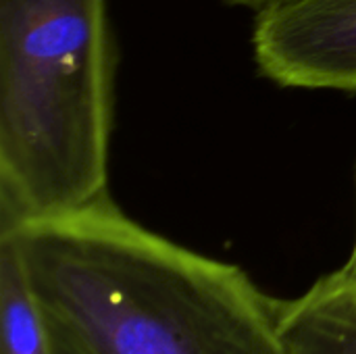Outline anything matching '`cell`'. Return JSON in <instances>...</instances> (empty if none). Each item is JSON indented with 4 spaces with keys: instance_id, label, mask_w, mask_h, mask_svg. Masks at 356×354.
<instances>
[{
    "instance_id": "1",
    "label": "cell",
    "mask_w": 356,
    "mask_h": 354,
    "mask_svg": "<svg viewBox=\"0 0 356 354\" xmlns=\"http://www.w3.org/2000/svg\"><path fill=\"white\" fill-rule=\"evenodd\" d=\"M0 236L19 252L50 354H292L284 300L142 227L111 194Z\"/></svg>"
},
{
    "instance_id": "2",
    "label": "cell",
    "mask_w": 356,
    "mask_h": 354,
    "mask_svg": "<svg viewBox=\"0 0 356 354\" xmlns=\"http://www.w3.org/2000/svg\"><path fill=\"white\" fill-rule=\"evenodd\" d=\"M106 0H0V230L108 194Z\"/></svg>"
},
{
    "instance_id": "3",
    "label": "cell",
    "mask_w": 356,
    "mask_h": 354,
    "mask_svg": "<svg viewBox=\"0 0 356 354\" xmlns=\"http://www.w3.org/2000/svg\"><path fill=\"white\" fill-rule=\"evenodd\" d=\"M259 73L277 86L356 92V0H292L257 15Z\"/></svg>"
},
{
    "instance_id": "4",
    "label": "cell",
    "mask_w": 356,
    "mask_h": 354,
    "mask_svg": "<svg viewBox=\"0 0 356 354\" xmlns=\"http://www.w3.org/2000/svg\"><path fill=\"white\" fill-rule=\"evenodd\" d=\"M282 325L292 354H356V286L340 271L284 300Z\"/></svg>"
},
{
    "instance_id": "5",
    "label": "cell",
    "mask_w": 356,
    "mask_h": 354,
    "mask_svg": "<svg viewBox=\"0 0 356 354\" xmlns=\"http://www.w3.org/2000/svg\"><path fill=\"white\" fill-rule=\"evenodd\" d=\"M0 354H50L38 303L6 236H0Z\"/></svg>"
},
{
    "instance_id": "6",
    "label": "cell",
    "mask_w": 356,
    "mask_h": 354,
    "mask_svg": "<svg viewBox=\"0 0 356 354\" xmlns=\"http://www.w3.org/2000/svg\"><path fill=\"white\" fill-rule=\"evenodd\" d=\"M223 2L232 4V6L254 8L257 13H261V10H267V8H273V6H280V4H286V2H292V0H223Z\"/></svg>"
},
{
    "instance_id": "7",
    "label": "cell",
    "mask_w": 356,
    "mask_h": 354,
    "mask_svg": "<svg viewBox=\"0 0 356 354\" xmlns=\"http://www.w3.org/2000/svg\"><path fill=\"white\" fill-rule=\"evenodd\" d=\"M342 273H344V275L356 286V242L355 248H353V255H350V259H348V263L342 267Z\"/></svg>"
}]
</instances>
